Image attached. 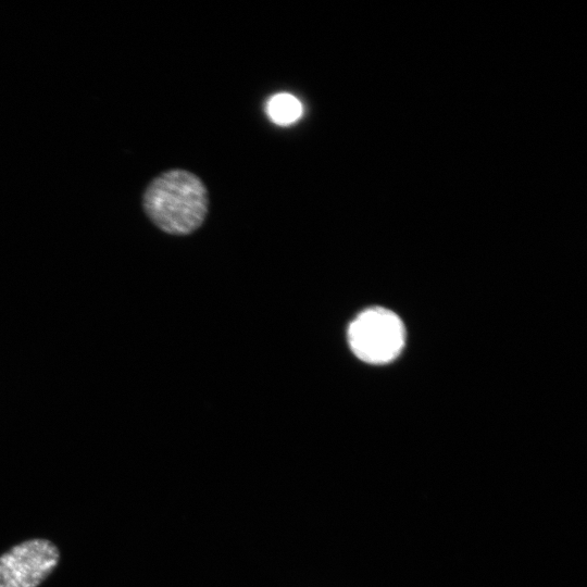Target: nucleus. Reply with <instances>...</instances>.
Segmentation results:
<instances>
[{
    "label": "nucleus",
    "instance_id": "f257e3e1",
    "mask_svg": "<svg viewBox=\"0 0 587 587\" xmlns=\"http://www.w3.org/2000/svg\"><path fill=\"white\" fill-rule=\"evenodd\" d=\"M209 196L203 182L186 170H170L154 177L143 191L142 207L149 220L172 235H187L203 223Z\"/></svg>",
    "mask_w": 587,
    "mask_h": 587
},
{
    "label": "nucleus",
    "instance_id": "f03ea898",
    "mask_svg": "<svg viewBox=\"0 0 587 587\" xmlns=\"http://www.w3.org/2000/svg\"><path fill=\"white\" fill-rule=\"evenodd\" d=\"M347 335L352 352L371 364H384L397 358L405 340L400 317L378 307L361 312L350 323Z\"/></svg>",
    "mask_w": 587,
    "mask_h": 587
},
{
    "label": "nucleus",
    "instance_id": "7ed1b4c3",
    "mask_svg": "<svg viewBox=\"0 0 587 587\" xmlns=\"http://www.w3.org/2000/svg\"><path fill=\"white\" fill-rule=\"evenodd\" d=\"M60 559L58 546L49 539L21 541L0 555V587H39Z\"/></svg>",
    "mask_w": 587,
    "mask_h": 587
},
{
    "label": "nucleus",
    "instance_id": "20e7f679",
    "mask_svg": "<svg viewBox=\"0 0 587 587\" xmlns=\"http://www.w3.org/2000/svg\"><path fill=\"white\" fill-rule=\"evenodd\" d=\"M265 111L273 123L288 126L301 117L302 104L294 95L279 92L267 100Z\"/></svg>",
    "mask_w": 587,
    "mask_h": 587
}]
</instances>
